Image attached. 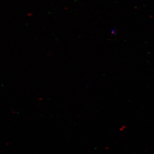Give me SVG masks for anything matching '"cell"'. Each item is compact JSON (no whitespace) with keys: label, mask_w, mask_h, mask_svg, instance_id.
I'll return each instance as SVG.
<instances>
[]
</instances>
